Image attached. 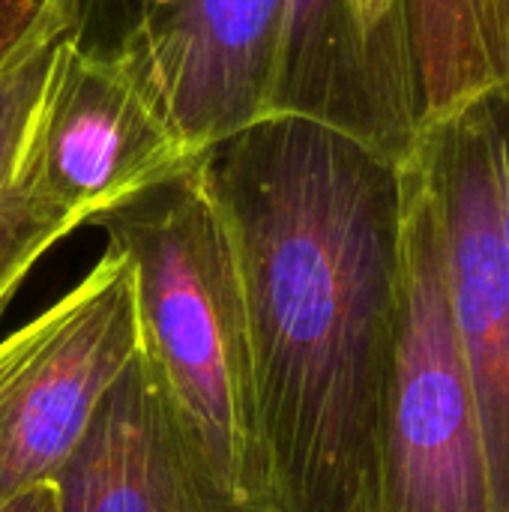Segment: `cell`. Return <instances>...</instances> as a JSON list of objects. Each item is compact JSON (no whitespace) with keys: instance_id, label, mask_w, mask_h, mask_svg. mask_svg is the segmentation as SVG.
I'll return each mask as SVG.
<instances>
[{"instance_id":"1","label":"cell","mask_w":509,"mask_h":512,"mask_svg":"<svg viewBox=\"0 0 509 512\" xmlns=\"http://www.w3.org/2000/svg\"><path fill=\"white\" fill-rule=\"evenodd\" d=\"M249 318L276 512H378L402 321L399 162L300 117L201 159Z\"/></svg>"},{"instance_id":"2","label":"cell","mask_w":509,"mask_h":512,"mask_svg":"<svg viewBox=\"0 0 509 512\" xmlns=\"http://www.w3.org/2000/svg\"><path fill=\"white\" fill-rule=\"evenodd\" d=\"M90 225L129 258L141 351L210 468L240 501L276 512L243 285L201 162Z\"/></svg>"},{"instance_id":"3","label":"cell","mask_w":509,"mask_h":512,"mask_svg":"<svg viewBox=\"0 0 509 512\" xmlns=\"http://www.w3.org/2000/svg\"><path fill=\"white\" fill-rule=\"evenodd\" d=\"M399 177L405 279L378 512H495L432 210L402 162Z\"/></svg>"},{"instance_id":"4","label":"cell","mask_w":509,"mask_h":512,"mask_svg":"<svg viewBox=\"0 0 509 512\" xmlns=\"http://www.w3.org/2000/svg\"><path fill=\"white\" fill-rule=\"evenodd\" d=\"M138 351L132 267L108 246L72 291L0 345V507L51 486Z\"/></svg>"},{"instance_id":"5","label":"cell","mask_w":509,"mask_h":512,"mask_svg":"<svg viewBox=\"0 0 509 512\" xmlns=\"http://www.w3.org/2000/svg\"><path fill=\"white\" fill-rule=\"evenodd\" d=\"M402 165L432 210L450 315L480 417L492 510L509 512V258L483 96L426 120Z\"/></svg>"},{"instance_id":"6","label":"cell","mask_w":509,"mask_h":512,"mask_svg":"<svg viewBox=\"0 0 509 512\" xmlns=\"http://www.w3.org/2000/svg\"><path fill=\"white\" fill-rule=\"evenodd\" d=\"M267 117L312 120L402 162L423 126L414 0H282Z\"/></svg>"},{"instance_id":"7","label":"cell","mask_w":509,"mask_h":512,"mask_svg":"<svg viewBox=\"0 0 509 512\" xmlns=\"http://www.w3.org/2000/svg\"><path fill=\"white\" fill-rule=\"evenodd\" d=\"M120 57L60 45L30 141V177L45 201L90 225L99 213L201 162Z\"/></svg>"},{"instance_id":"8","label":"cell","mask_w":509,"mask_h":512,"mask_svg":"<svg viewBox=\"0 0 509 512\" xmlns=\"http://www.w3.org/2000/svg\"><path fill=\"white\" fill-rule=\"evenodd\" d=\"M282 0H159L120 57L195 150L267 117Z\"/></svg>"},{"instance_id":"9","label":"cell","mask_w":509,"mask_h":512,"mask_svg":"<svg viewBox=\"0 0 509 512\" xmlns=\"http://www.w3.org/2000/svg\"><path fill=\"white\" fill-rule=\"evenodd\" d=\"M57 512H270L216 477L144 351L51 480Z\"/></svg>"},{"instance_id":"10","label":"cell","mask_w":509,"mask_h":512,"mask_svg":"<svg viewBox=\"0 0 509 512\" xmlns=\"http://www.w3.org/2000/svg\"><path fill=\"white\" fill-rule=\"evenodd\" d=\"M78 0H51L42 21L0 69V312L66 234L81 228L39 195L30 177V141L60 45L75 33Z\"/></svg>"},{"instance_id":"11","label":"cell","mask_w":509,"mask_h":512,"mask_svg":"<svg viewBox=\"0 0 509 512\" xmlns=\"http://www.w3.org/2000/svg\"><path fill=\"white\" fill-rule=\"evenodd\" d=\"M423 123L509 81V0H414Z\"/></svg>"},{"instance_id":"12","label":"cell","mask_w":509,"mask_h":512,"mask_svg":"<svg viewBox=\"0 0 509 512\" xmlns=\"http://www.w3.org/2000/svg\"><path fill=\"white\" fill-rule=\"evenodd\" d=\"M159 0H78L72 42L81 51L114 57Z\"/></svg>"},{"instance_id":"13","label":"cell","mask_w":509,"mask_h":512,"mask_svg":"<svg viewBox=\"0 0 509 512\" xmlns=\"http://www.w3.org/2000/svg\"><path fill=\"white\" fill-rule=\"evenodd\" d=\"M489 114L492 132V156H495V180H498V207H501V234L509 258V81L480 93Z\"/></svg>"},{"instance_id":"14","label":"cell","mask_w":509,"mask_h":512,"mask_svg":"<svg viewBox=\"0 0 509 512\" xmlns=\"http://www.w3.org/2000/svg\"><path fill=\"white\" fill-rule=\"evenodd\" d=\"M51 0H0V69L42 21Z\"/></svg>"},{"instance_id":"15","label":"cell","mask_w":509,"mask_h":512,"mask_svg":"<svg viewBox=\"0 0 509 512\" xmlns=\"http://www.w3.org/2000/svg\"><path fill=\"white\" fill-rule=\"evenodd\" d=\"M0 512H57V498H54L51 486H42V489H33L21 498L9 501L6 507H0Z\"/></svg>"}]
</instances>
